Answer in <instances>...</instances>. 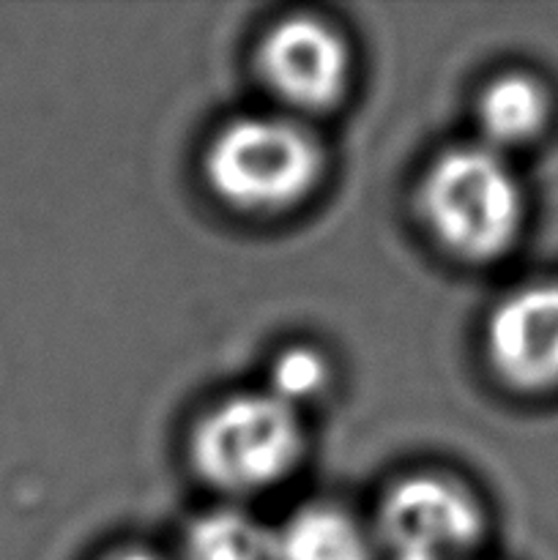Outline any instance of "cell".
Masks as SVG:
<instances>
[{
  "mask_svg": "<svg viewBox=\"0 0 558 560\" xmlns=\"http://www.w3.org/2000/svg\"><path fill=\"white\" fill-rule=\"evenodd\" d=\"M323 175V148L310 129L279 115H246L213 135L206 180L239 211H282L304 200Z\"/></svg>",
  "mask_w": 558,
  "mask_h": 560,
  "instance_id": "2",
  "label": "cell"
},
{
  "mask_svg": "<svg viewBox=\"0 0 558 560\" xmlns=\"http://www.w3.org/2000/svg\"><path fill=\"white\" fill-rule=\"evenodd\" d=\"M547 113L550 104L545 88L528 74L496 77L476 104V120L485 135V145L492 151L534 140L545 126Z\"/></svg>",
  "mask_w": 558,
  "mask_h": 560,
  "instance_id": "8",
  "label": "cell"
},
{
  "mask_svg": "<svg viewBox=\"0 0 558 560\" xmlns=\"http://www.w3.org/2000/svg\"><path fill=\"white\" fill-rule=\"evenodd\" d=\"M487 359L520 392L558 386V284L514 290L496 306L485 331Z\"/></svg>",
  "mask_w": 558,
  "mask_h": 560,
  "instance_id": "6",
  "label": "cell"
},
{
  "mask_svg": "<svg viewBox=\"0 0 558 560\" xmlns=\"http://www.w3.org/2000/svg\"><path fill=\"white\" fill-rule=\"evenodd\" d=\"M274 536V560H372L370 536L337 506H306Z\"/></svg>",
  "mask_w": 558,
  "mask_h": 560,
  "instance_id": "7",
  "label": "cell"
},
{
  "mask_svg": "<svg viewBox=\"0 0 558 560\" xmlns=\"http://www.w3.org/2000/svg\"><path fill=\"white\" fill-rule=\"evenodd\" d=\"M257 66L268 91L288 107L323 113L348 88L350 49L326 20L295 14L279 20L263 36Z\"/></svg>",
  "mask_w": 558,
  "mask_h": 560,
  "instance_id": "5",
  "label": "cell"
},
{
  "mask_svg": "<svg viewBox=\"0 0 558 560\" xmlns=\"http://www.w3.org/2000/svg\"><path fill=\"white\" fill-rule=\"evenodd\" d=\"M304 448L299 413L263 394H239L202 416L191 435V463L211 487L255 492L282 481Z\"/></svg>",
  "mask_w": 558,
  "mask_h": 560,
  "instance_id": "3",
  "label": "cell"
},
{
  "mask_svg": "<svg viewBox=\"0 0 558 560\" xmlns=\"http://www.w3.org/2000/svg\"><path fill=\"white\" fill-rule=\"evenodd\" d=\"M186 560H274V536L241 512H211L186 534Z\"/></svg>",
  "mask_w": 558,
  "mask_h": 560,
  "instance_id": "9",
  "label": "cell"
},
{
  "mask_svg": "<svg viewBox=\"0 0 558 560\" xmlns=\"http://www.w3.org/2000/svg\"><path fill=\"white\" fill-rule=\"evenodd\" d=\"M107 560H162V558L146 550H126V552H115V556H109Z\"/></svg>",
  "mask_w": 558,
  "mask_h": 560,
  "instance_id": "11",
  "label": "cell"
},
{
  "mask_svg": "<svg viewBox=\"0 0 558 560\" xmlns=\"http://www.w3.org/2000/svg\"><path fill=\"white\" fill-rule=\"evenodd\" d=\"M419 208L432 238L463 260H492L514 244L523 224V191L487 145L443 151L419 186Z\"/></svg>",
  "mask_w": 558,
  "mask_h": 560,
  "instance_id": "1",
  "label": "cell"
},
{
  "mask_svg": "<svg viewBox=\"0 0 558 560\" xmlns=\"http://www.w3.org/2000/svg\"><path fill=\"white\" fill-rule=\"evenodd\" d=\"M328 377H332V370H328L321 350L299 345V348L282 350L271 364V388H268V394L295 410L299 405L310 402L317 394L326 392Z\"/></svg>",
  "mask_w": 558,
  "mask_h": 560,
  "instance_id": "10",
  "label": "cell"
},
{
  "mask_svg": "<svg viewBox=\"0 0 558 560\" xmlns=\"http://www.w3.org/2000/svg\"><path fill=\"white\" fill-rule=\"evenodd\" d=\"M377 525L392 556L460 560L479 541L485 517L463 485L419 474L386 492Z\"/></svg>",
  "mask_w": 558,
  "mask_h": 560,
  "instance_id": "4",
  "label": "cell"
}]
</instances>
